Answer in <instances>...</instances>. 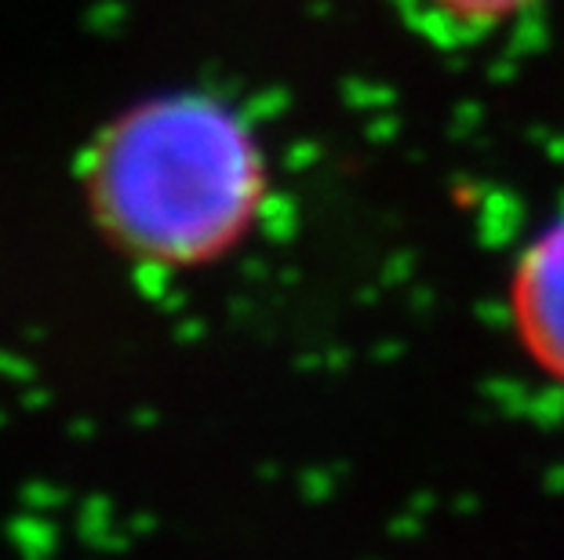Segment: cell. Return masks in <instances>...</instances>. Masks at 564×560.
<instances>
[{
  "label": "cell",
  "mask_w": 564,
  "mask_h": 560,
  "mask_svg": "<svg viewBox=\"0 0 564 560\" xmlns=\"http://www.w3.org/2000/svg\"><path fill=\"white\" fill-rule=\"evenodd\" d=\"M88 208L124 259L158 273H197L230 259L262 219L270 164L241 113L200 91H172L102 131Z\"/></svg>",
  "instance_id": "1"
},
{
  "label": "cell",
  "mask_w": 564,
  "mask_h": 560,
  "mask_svg": "<svg viewBox=\"0 0 564 560\" xmlns=\"http://www.w3.org/2000/svg\"><path fill=\"white\" fill-rule=\"evenodd\" d=\"M507 317L524 361L564 386V216L546 222L513 259Z\"/></svg>",
  "instance_id": "2"
},
{
  "label": "cell",
  "mask_w": 564,
  "mask_h": 560,
  "mask_svg": "<svg viewBox=\"0 0 564 560\" xmlns=\"http://www.w3.org/2000/svg\"><path fill=\"white\" fill-rule=\"evenodd\" d=\"M426 15L459 37H485L499 33L543 8V0H419Z\"/></svg>",
  "instance_id": "3"
}]
</instances>
